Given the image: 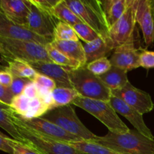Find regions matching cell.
<instances>
[{"label": "cell", "mask_w": 154, "mask_h": 154, "mask_svg": "<svg viewBox=\"0 0 154 154\" xmlns=\"http://www.w3.org/2000/svg\"><path fill=\"white\" fill-rule=\"evenodd\" d=\"M32 105V99H29L23 94L18 95L14 98L9 107L17 114L23 117H27Z\"/></svg>", "instance_id": "f1b7e54d"}, {"label": "cell", "mask_w": 154, "mask_h": 154, "mask_svg": "<svg viewBox=\"0 0 154 154\" xmlns=\"http://www.w3.org/2000/svg\"><path fill=\"white\" fill-rule=\"evenodd\" d=\"M92 141L123 154H154V140L147 138L136 129L125 133L108 132L104 136H98Z\"/></svg>", "instance_id": "6da1fadb"}, {"label": "cell", "mask_w": 154, "mask_h": 154, "mask_svg": "<svg viewBox=\"0 0 154 154\" xmlns=\"http://www.w3.org/2000/svg\"><path fill=\"white\" fill-rule=\"evenodd\" d=\"M135 24V0H129L127 8L123 16L109 29L108 41L113 50L126 43L134 35Z\"/></svg>", "instance_id": "ba28073f"}, {"label": "cell", "mask_w": 154, "mask_h": 154, "mask_svg": "<svg viewBox=\"0 0 154 154\" xmlns=\"http://www.w3.org/2000/svg\"><path fill=\"white\" fill-rule=\"evenodd\" d=\"M0 37L16 39L23 42H34L46 46L52 41L36 34L24 26L14 23L0 13Z\"/></svg>", "instance_id": "7c38bea8"}, {"label": "cell", "mask_w": 154, "mask_h": 154, "mask_svg": "<svg viewBox=\"0 0 154 154\" xmlns=\"http://www.w3.org/2000/svg\"><path fill=\"white\" fill-rule=\"evenodd\" d=\"M30 81H31V80L27 79V78H21L14 76L13 82H12V84L10 87V88L13 94L14 95V96L22 94L26 86Z\"/></svg>", "instance_id": "e575fe53"}, {"label": "cell", "mask_w": 154, "mask_h": 154, "mask_svg": "<svg viewBox=\"0 0 154 154\" xmlns=\"http://www.w3.org/2000/svg\"><path fill=\"white\" fill-rule=\"evenodd\" d=\"M8 64L7 68L13 76L32 80L37 72L26 62L13 59L2 58Z\"/></svg>", "instance_id": "603a6c76"}, {"label": "cell", "mask_w": 154, "mask_h": 154, "mask_svg": "<svg viewBox=\"0 0 154 154\" xmlns=\"http://www.w3.org/2000/svg\"><path fill=\"white\" fill-rule=\"evenodd\" d=\"M72 105L82 108L91 115L97 118L114 133H125L129 128L123 123L108 102L88 99L78 96L72 102Z\"/></svg>", "instance_id": "5b68a950"}, {"label": "cell", "mask_w": 154, "mask_h": 154, "mask_svg": "<svg viewBox=\"0 0 154 154\" xmlns=\"http://www.w3.org/2000/svg\"><path fill=\"white\" fill-rule=\"evenodd\" d=\"M101 3L110 29L123 16L127 8L129 0H103L101 1Z\"/></svg>", "instance_id": "ffe728a7"}, {"label": "cell", "mask_w": 154, "mask_h": 154, "mask_svg": "<svg viewBox=\"0 0 154 154\" xmlns=\"http://www.w3.org/2000/svg\"><path fill=\"white\" fill-rule=\"evenodd\" d=\"M66 5L79 17L85 24L108 38L109 26L99 0H63Z\"/></svg>", "instance_id": "277c9868"}, {"label": "cell", "mask_w": 154, "mask_h": 154, "mask_svg": "<svg viewBox=\"0 0 154 154\" xmlns=\"http://www.w3.org/2000/svg\"><path fill=\"white\" fill-rule=\"evenodd\" d=\"M12 110V109H11ZM13 111V110H12ZM14 114L16 116L17 118L29 127L30 129L39 132V133L43 134L45 136H48L49 138H54V139L58 140V141H63V142L71 143L73 141H83L82 138L76 136V135H72L69 133L64 129L60 128V126H57L54 123L48 121L42 117H34V118H25L22 117L20 114H17L16 112L13 111Z\"/></svg>", "instance_id": "9c48e42d"}, {"label": "cell", "mask_w": 154, "mask_h": 154, "mask_svg": "<svg viewBox=\"0 0 154 154\" xmlns=\"http://www.w3.org/2000/svg\"><path fill=\"white\" fill-rule=\"evenodd\" d=\"M45 48H46V51L48 52V55H49L50 58H51V61L55 63V64L72 69H78V68L83 66L79 62L75 61V60L69 58V57H67L64 54L60 52V51L56 49L51 45V43L45 46Z\"/></svg>", "instance_id": "484cf974"}, {"label": "cell", "mask_w": 154, "mask_h": 154, "mask_svg": "<svg viewBox=\"0 0 154 154\" xmlns=\"http://www.w3.org/2000/svg\"><path fill=\"white\" fill-rule=\"evenodd\" d=\"M0 53L2 58L19 60L26 63L52 62L45 46L34 42L0 37Z\"/></svg>", "instance_id": "8992f818"}, {"label": "cell", "mask_w": 154, "mask_h": 154, "mask_svg": "<svg viewBox=\"0 0 154 154\" xmlns=\"http://www.w3.org/2000/svg\"><path fill=\"white\" fill-rule=\"evenodd\" d=\"M0 126L6 132H8L11 136L14 138V139L20 142L26 143V140L20 133L17 127L12 120L11 117L10 108L9 106L3 104H1V108H0Z\"/></svg>", "instance_id": "cb8c5ba5"}, {"label": "cell", "mask_w": 154, "mask_h": 154, "mask_svg": "<svg viewBox=\"0 0 154 154\" xmlns=\"http://www.w3.org/2000/svg\"><path fill=\"white\" fill-rule=\"evenodd\" d=\"M31 9L30 0H1L0 13L14 23L26 26Z\"/></svg>", "instance_id": "2e32d148"}, {"label": "cell", "mask_w": 154, "mask_h": 154, "mask_svg": "<svg viewBox=\"0 0 154 154\" xmlns=\"http://www.w3.org/2000/svg\"><path fill=\"white\" fill-rule=\"evenodd\" d=\"M87 65L96 60L105 57L111 51L108 38L100 36L90 43H86L84 46Z\"/></svg>", "instance_id": "d6986e66"}, {"label": "cell", "mask_w": 154, "mask_h": 154, "mask_svg": "<svg viewBox=\"0 0 154 154\" xmlns=\"http://www.w3.org/2000/svg\"><path fill=\"white\" fill-rule=\"evenodd\" d=\"M41 117L85 141H93L96 137L83 124L71 105L50 110Z\"/></svg>", "instance_id": "52a82bcc"}, {"label": "cell", "mask_w": 154, "mask_h": 154, "mask_svg": "<svg viewBox=\"0 0 154 154\" xmlns=\"http://www.w3.org/2000/svg\"><path fill=\"white\" fill-rule=\"evenodd\" d=\"M32 81H33L38 88L45 89L51 92H52L54 89L57 87V83L54 80L40 73H36Z\"/></svg>", "instance_id": "1f68e13d"}, {"label": "cell", "mask_w": 154, "mask_h": 154, "mask_svg": "<svg viewBox=\"0 0 154 154\" xmlns=\"http://www.w3.org/2000/svg\"><path fill=\"white\" fill-rule=\"evenodd\" d=\"M13 75L6 67L0 72V85L10 87L13 82Z\"/></svg>", "instance_id": "f35d334b"}, {"label": "cell", "mask_w": 154, "mask_h": 154, "mask_svg": "<svg viewBox=\"0 0 154 154\" xmlns=\"http://www.w3.org/2000/svg\"><path fill=\"white\" fill-rule=\"evenodd\" d=\"M79 151L85 154H123L92 141H79L69 143Z\"/></svg>", "instance_id": "d4e9b609"}, {"label": "cell", "mask_w": 154, "mask_h": 154, "mask_svg": "<svg viewBox=\"0 0 154 154\" xmlns=\"http://www.w3.org/2000/svg\"><path fill=\"white\" fill-rule=\"evenodd\" d=\"M29 65L37 73L49 77L57 83V87L73 88L69 79V71L72 69L63 67L52 62H29Z\"/></svg>", "instance_id": "e0dca14e"}, {"label": "cell", "mask_w": 154, "mask_h": 154, "mask_svg": "<svg viewBox=\"0 0 154 154\" xmlns=\"http://www.w3.org/2000/svg\"><path fill=\"white\" fill-rule=\"evenodd\" d=\"M72 87L84 98L109 102L111 90L105 85L99 76L87 69V66L71 69L69 72Z\"/></svg>", "instance_id": "7a4b0ae2"}, {"label": "cell", "mask_w": 154, "mask_h": 154, "mask_svg": "<svg viewBox=\"0 0 154 154\" xmlns=\"http://www.w3.org/2000/svg\"><path fill=\"white\" fill-rule=\"evenodd\" d=\"M78 96H80V95L75 89L57 87L51 93V110L58 107L71 105Z\"/></svg>", "instance_id": "7402d4cb"}, {"label": "cell", "mask_w": 154, "mask_h": 154, "mask_svg": "<svg viewBox=\"0 0 154 154\" xmlns=\"http://www.w3.org/2000/svg\"><path fill=\"white\" fill-rule=\"evenodd\" d=\"M140 54L135 46V39L132 35L126 43L117 47L109 59L112 66L126 71L141 67L139 63Z\"/></svg>", "instance_id": "4fadbf2b"}, {"label": "cell", "mask_w": 154, "mask_h": 154, "mask_svg": "<svg viewBox=\"0 0 154 154\" xmlns=\"http://www.w3.org/2000/svg\"><path fill=\"white\" fill-rule=\"evenodd\" d=\"M23 94L30 99H35L39 96L38 87L33 81H31L24 88Z\"/></svg>", "instance_id": "74e56055"}, {"label": "cell", "mask_w": 154, "mask_h": 154, "mask_svg": "<svg viewBox=\"0 0 154 154\" xmlns=\"http://www.w3.org/2000/svg\"><path fill=\"white\" fill-rule=\"evenodd\" d=\"M32 3L45 11L53 14V11L61 0H30Z\"/></svg>", "instance_id": "d590c367"}, {"label": "cell", "mask_w": 154, "mask_h": 154, "mask_svg": "<svg viewBox=\"0 0 154 154\" xmlns=\"http://www.w3.org/2000/svg\"><path fill=\"white\" fill-rule=\"evenodd\" d=\"M108 102L117 114H120V115L127 119L131 124L135 127V129L140 133L150 139L154 140V136L151 131L144 123L143 115L140 114L137 110L129 106L126 102L114 96H111Z\"/></svg>", "instance_id": "9a60e30c"}, {"label": "cell", "mask_w": 154, "mask_h": 154, "mask_svg": "<svg viewBox=\"0 0 154 154\" xmlns=\"http://www.w3.org/2000/svg\"><path fill=\"white\" fill-rule=\"evenodd\" d=\"M127 72V71L112 66L108 72L99 76V78L105 85L112 91L122 88L129 82Z\"/></svg>", "instance_id": "44dd1931"}, {"label": "cell", "mask_w": 154, "mask_h": 154, "mask_svg": "<svg viewBox=\"0 0 154 154\" xmlns=\"http://www.w3.org/2000/svg\"><path fill=\"white\" fill-rule=\"evenodd\" d=\"M11 142L14 149V154H43L35 147L14 138L11 139Z\"/></svg>", "instance_id": "d6a6232c"}, {"label": "cell", "mask_w": 154, "mask_h": 154, "mask_svg": "<svg viewBox=\"0 0 154 154\" xmlns=\"http://www.w3.org/2000/svg\"><path fill=\"white\" fill-rule=\"evenodd\" d=\"M86 66L89 71H90L92 73L97 76H101V75H104L112 68L111 61L107 57L95 60V61L87 64Z\"/></svg>", "instance_id": "4dcf8cb0"}, {"label": "cell", "mask_w": 154, "mask_h": 154, "mask_svg": "<svg viewBox=\"0 0 154 154\" xmlns=\"http://www.w3.org/2000/svg\"><path fill=\"white\" fill-rule=\"evenodd\" d=\"M53 14L60 21L69 24L72 26L78 23H84V21L66 5L63 0H61L54 8Z\"/></svg>", "instance_id": "4316f807"}, {"label": "cell", "mask_w": 154, "mask_h": 154, "mask_svg": "<svg viewBox=\"0 0 154 154\" xmlns=\"http://www.w3.org/2000/svg\"><path fill=\"white\" fill-rule=\"evenodd\" d=\"M111 93L112 96L123 100L142 115L153 111L154 108L150 95L135 87L129 81L122 88L112 90Z\"/></svg>", "instance_id": "8fae6325"}, {"label": "cell", "mask_w": 154, "mask_h": 154, "mask_svg": "<svg viewBox=\"0 0 154 154\" xmlns=\"http://www.w3.org/2000/svg\"><path fill=\"white\" fill-rule=\"evenodd\" d=\"M51 45L69 58L79 62L83 66H87L84 48L80 41L54 40Z\"/></svg>", "instance_id": "ac0fdd59"}, {"label": "cell", "mask_w": 154, "mask_h": 154, "mask_svg": "<svg viewBox=\"0 0 154 154\" xmlns=\"http://www.w3.org/2000/svg\"><path fill=\"white\" fill-rule=\"evenodd\" d=\"M10 113L12 120L17 127L18 131L26 140V144L35 147L41 153L43 154H85L75 149L69 143L49 138L30 129L17 118L11 108Z\"/></svg>", "instance_id": "3957f363"}, {"label": "cell", "mask_w": 154, "mask_h": 154, "mask_svg": "<svg viewBox=\"0 0 154 154\" xmlns=\"http://www.w3.org/2000/svg\"><path fill=\"white\" fill-rule=\"evenodd\" d=\"M11 138L6 136L1 132L0 133V150L9 154H14V149L11 142Z\"/></svg>", "instance_id": "ab89813d"}, {"label": "cell", "mask_w": 154, "mask_h": 154, "mask_svg": "<svg viewBox=\"0 0 154 154\" xmlns=\"http://www.w3.org/2000/svg\"><path fill=\"white\" fill-rule=\"evenodd\" d=\"M54 40L80 41L74 27L62 21H60L56 26Z\"/></svg>", "instance_id": "83f0119b"}, {"label": "cell", "mask_w": 154, "mask_h": 154, "mask_svg": "<svg viewBox=\"0 0 154 154\" xmlns=\"http://www.w3.org/2000/svg\"><path fill=\"white\" fill-rule=\"evenodd\" d=\"M10 87H6L0 85V102L7 106H10L14 98Z\"/></svg>", "instance_id": "8d00e7d4"}, {"label": "cell", "mask_w": 154, "mask_h": 154, "mask_svg": "<svg viewBox=\"0 0 154 154\" xmlns=\"http://www.w3.org/2000/svg\"><path fill=\"white\" fill-rule=\"evenodd\" d=\"M73 27L78 38L86 43H90L100 37L99 33L85 23L76 24Z\"/></svg>", "instance_id": "f546056e"}, {"label": "cell", "mask_w": 154, "mask_h": 154, "mask_svg": "<svg viewBox=\"0 0 154 154\" xmlns=\"http://www.w3.org/2000/svg\"><path fill=\"white\" fill-rule=\"evenodd\" d=\"M59 22L60 20L54 14L39 8L31 2L30 13L26 26L31 31L53 42L54 30Z\"/></svg>", "instance_id": "30bf717a"}, {"label": "cell", "mask_w": 154, "mask_h": 154, "mask_svg": "<svg viewBox=\"0 0 154 154\" xmlns=\"http://www.w3.org/2000/svg\"><path fill=\"white\" fill-rule=\"evenodd\" d=\"M153 20H154V1H153Z\"/></svg>", "instance_id": "60d3db41"}, {"label": "cell", "mask_w": 154, "mask_h": 154, "mask_svg": "<svg viewBox=\"0 0 154 154\" xmlns=\"http://www.w3.org/2000/svg\"><path fill=\"white\" fill-rule=\"evenodd\" d=\"M135 18L143 33L146 47L154 42L153 1L135 0Z\"/></svg>", "instance_id": "5bb4252c"}, {"label": "cell", "mask_w": 154, "mask_h": 154, "mask_svg": "<svg viewBox=\"0 0 154 154\" xmlns=\"http://www.w3.org/2000/svg\"><path fill=\"white\" fill-rule=\"evenodd\" d=\"M139 63L141 67L144 69H153L154 68V51H144L140 53Z\"/></svg>", "instance_id": "836d02e7"}]
</instances>
